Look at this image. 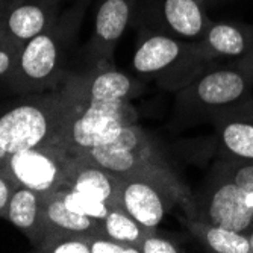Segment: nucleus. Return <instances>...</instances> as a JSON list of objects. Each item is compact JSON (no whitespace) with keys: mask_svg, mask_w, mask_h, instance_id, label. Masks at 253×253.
Returning <instances> with one entry per match:
<instances>
[{"mask_svg":"<svg viewBox=\"0 0 253 253\" xmlns=\"http://www.w3.org/2000/svg\"><path fill=\"white\" fill-rule=\"evenodd\" d=\"M67 109L59 133V147L70 156L111 141L126 125L133 123L130 99L138 84L114 64L91 65L84 75H68Z\"/></svg>","mask_w":253,"mask_h":253,"instance_id":"obj_1","label":"nucleus"},{"mask_svg":"<svg viewBox=\"0 0 253 253\" xmlns=\"http://www.w3.org/2000/svg\"><path fill=\"white\" fill-rule=\"evenodd\" d=\"M81 156L119 177L146 176L161 182L177 197L187 217L194 215V196L169 163L158 143L135 123L126 125L111 141L91 149Z\"/></svg>","mask_w":253,"mask_h":253,"instance_id":"obj_2","label":"nucleus"},{"mask_svg":"<svg viewBox=\"0 0 253 253\" xmlns=\"http://www.w3.org/2000/svg\"><path fill=\"white\" fill-rule=\"evenodd\" d=\"M88 3L89 0H78L72 9L59 15L49 31L21 45L14 72L6 79L12 89L32 94L55 89L64 84L68 76L65 73L67 50L79 31Z\"/></svg>","mask_w":253,"mask_h":253,"instance_id":"obj_3","label":"nucleus"},{"mask_svg":"<svg viewBox=\"0 0 253 253\" xmlns=\"http://www.w3.org/2000/svg\"><path fill=\"white\" fill-rule=\"evenodd\" d=\"M217 61L199 41H187L149 29H140L132 68L136 75L156 81L177 93L205 68Z\"/></svg>","mask_w":253,"mask_h":253,"instance_id":"obj_4","label":"nucleus"},{"mask_svg":"<svg viewBox=\"0 0 253 253\" xmlns=\"http://www.w3.org/2000/svg\"><path fill=\"white\" fill-rule=\"evenodd\" d=\"M65 109V81L49 93L26 94L0 114V146L8 155L45 144L58 146Z\"/></svg>","mask_w":253,"mask_h":253,"instance_id":"obj_5","label":"nucleus"},{"mask_svg":"<svg viewBox=\"0 0 253 253\" xmlns=\"http://www.w3.org/2000/svg\"><path fill=\"white\" fill-rule=\"evenodd\" d=\"M253 76L237 62L211 65L176 93V108L188 120H212L252 97Z\"/></svg>","mask_w":253,"mask_h":253,"instance_id":"obj_6","label":"nucleus"},{"mask_svg":"<svg viewBox=\"0 0 253 253\" xmlns=\"http://www.w3.org/2000/svg\"><path fill=\"white\" fill-rule=\"evenodd\" d=\"M133 18L140 29L187 41H200L212 21L202 0H146Z\"/></svg>","mask_w":253,"mask_h":253,"instance_id":"obj_7","label":"nucleus"},{"mask_svg":"<svg viewBox=\"0 0 253 253\" xmlns=\"http://www.w3.org/2000/svg\"><path fill=\"white\" fill-rule=\"evenodd\" d=\"M73 156L62 147L45 144L8 155L5 173L17 185L28 187L45 196L61 188Z\"/></svg>","mask_w":253,"mask_h":253,"instance_id":"obj_8","label":"nucleus"},{"mask_svg":"<svg viewBox=\"0 0 253 253\" xmlns=\"http://www.w3.org/2000/svg\"><path fill=\"white\" fill-rule=\"evenodd\" d=\"M177 197L163 183L146 176H126L120 182V206L141 226L156 231Z\"/></svg>","mask_w":253,"mask_h":253,"instance_id":"obj_9","label":"nucleus"},{"mask_svg":"<svg viewBox=\"0 0 253 253\" xmlns=\"http://www.w3.org/2000/svg\"><path fill=\"white\" fill-rule=\"evenodd\" d=\"M136 2L138 0H99L93 35L85 49L91 65L112 64L114 49L135 17Z\"/></svg>","mask_w":253,"mask_h":253,"instance_id":"obj_10","label":"nucleus"},{"mask_svg":"<svg viewBox=\"0 0 253 253\" xmlns=\"http://www.w3.org/2000/svg\"><path fill=\"white\" fill-rule=\"evenodd\" d=\"M59 3L61 0H12L0 17V34L21 47L55 25L61 15Z\"/></svg>","mask_w":253,"mask_h":253,"instance_id":"obj_11","label":"nucleus"},{"mask_svg":"<svg viewBox=\"0 0 253 253\" xmlns=\"http://www.w3.org/2000/svg\"><path fill=\"white\" fill-rule=\"evenodd\" d=\"M211 122L220 158L253 163V97L218 112Z\"/></svg>","mask_w":253,"mask_h":253,"instance_id":"obj_12","label":"nucleus"},{"mask_svg":"<svg viewBox=\"0 0 253 253\" xmlns=\"http://www.w3.org/2000/svg\"><path fill=\"white\" fill-rule=\"evenodd\" d=\"M120 182L122 177L117 174L96 166L82 156H75L61 188L72 190L111 206H117L120 205Z\"/></svg>","mask_w":253,"mask_h":253,"instance_id":"obj_13","label":"nucleus"},{"mask_svg":"<svg viewBox=\"0 0 253 253\" xmlns=\"http://www.w3.org/2000/svg\"><path fill=\"white\" fill-rule=\"evenodd\" d=\"M215 61H240L252 49L253 26L232 21H211L199 41Z\"/></svg>","mask_w":253,"mask_h":253,"instance_id":"obj_14","label":"nucleus"},{"mask_svg":"<svg viewBox=\"0 0 253 253\" xmlns=\"http://www.w3.org/2000/svg\"><path fill=\"white\" fill-rule=\"evenodd\" d=\"M20 232L25 234L32 246L42 237V194L28 187L17 185L3 215Z\"/></svg>","mask_w":253,"mask_h":253,"instance_id":"obj_15","label":"nucleus"},{"mask_svg":"<svg viewBox=\"0 0 253 253\" xmlns=\"http://www.w3.org/2000/svg\"><path fill=\"white\" fill-rule=\"evenodd\" d=\"M42 235L47 231H64L86 235L102 234L100 220L70 210L58 191L42 196Z\"/></svg>","mask_w":253,"mask_h":253,"instance_id":"obj_16","label":"nucleus"},{"mask_svg":"<svg viewBox=\"0 0 253 253\" xmlns=\"http://www.w3.org/2000/svg\"><path fill=\"white\" fill-rule=\"evenodd\" d=\"M188 231L211 252L215 253H253L247 234L237 232L218 224H211L199 218H182Z\"/></svg>","mask_w":253,"mask_h":253,"instance_id":"obj_17","label":"nucleus"},{"mask_svg":"<svg viewBox=\"0 0 253 253\" xmlns=\"http://www.w3.org/2000/svg\"><path fill=\"white\" fill-rule=\"evenodd\" d=\"M100 229L103 235L136 247L143 238H146L150 232H153L150 229L141 226L120 205L112 206L109 212L105 215V218L100 220Z\"/></svg>","mask_w":253,"mask_h":253,"instance_id":"obj_18","label":"nucleus"},{"mask_svg":"<svg viewBox=\"0 0 253 253\" xmlns=\"http://www.w3.org/2000/svg\"><path fill=\"white\" fill-rule=\"evenodd\" d=\"M34 249L41 253H89V241L86 234L47 231Z\"/></svg>","mask_w":253,"mask_h":253,"instance_id":"obj_19","label":"nucleus"},{"mask_svg":"<svg viewBox=\"0 0 253 253\" xmlns=\"http://www.w3.org/2000/svg\"><path fill=\"white\" fill-rule=\"evenodd\" d=\"M215 166L243 190L247 205L253 210V163L221 158Z\"/></svg>","mask_w":253,"mask_h":253,"instance_id":"obj_20","label":"nucleus"},{"mask_svg":"<svg viewBox=\"0 0 253 253\" xmlns=\"http://www.w3.org/2000/svg\"><path fill=\"white\" fill-rule=\"evenodd\" d=\"M56 191L61 194V197L65 202V205L70 210H73L76 212H81V214H85L88 217H93L96 220H103L105 215L112 208V206L108 205V203H103V202H99V200H94V199H89V197H85V196H82L79 193H75L72 190L59 188Z\"/></svg>","mask_w":253,"mask_h":253,"instance_id":"obj_21","label":"nucleus"},{"mask_svg":"<svg viewBox=\"0 0 253 253\" xmlns=\"http://www.w3.org/2000/svg\"><path fill=\"white\" fill-rule=\"evenodd\" d=\"M89 253H140V249L132 244H126L109 238L103 234L88 235Z\"/></svg>","mask_w":253,"mask_h":253,"instance_id":"obj_22","label":"nucleus"},{"mask_svg":"<svg viewBox=\"0 0 253 253\" xmlns=\"http://www.w3.org/2000/svg\"><path fill=\"white\" fill-rule=\"evenodd\" d=\"M140 253H179L183 252L182 247L173 240L159 235L156 231L150 232L146 238L138 244Z\"/></svg>","mask_w":253,"mask_h":253,"instance_id":"obj_23","label":"nucleus"},{"mask_svg":"<svg viewBox=\"0 0 253 253\" xmlns=\"http://www.w3.org/2000/svg\"><path fill=\"white\" fill-rule=\"evenodd\" d=\"M20 47L8 40H0V78L8 79L17 64Z\"/></svg>","mask_w":253,"mask_h":253,"instance_id":"obj_24","label":"nucleus"},{"mask_svg":"<svg viewBox=\"0 0 253 253\" xmlns=\"http://www.w3.org/2000/svg\"><path fill=\"white\" fill-rule=\"evenodd\" d=\"M15 188H17V182L5 171H0V217L2 218L5 215L6 206Z\"/></svg>","mask_w":253,"mask_h":253,"instance_id":"obj_25","label":"nucleus"},{"mask_svg":"<svg viewBox=\"0 0 253 253\" xmlns=\"http://www.w3.org/2000/svg\"><path fill=\"white\" fill-rule=\"evenodd\" d=\"M234 62H237L240 67L244 68V70H246L247 73H250V75L253 76V44H252V49H250V52L247 53V56H244V58L240 59V61H234Z\"/></svg>","mask_w":253,"mask_h":253,"instance_id":"obj_26","label":"nucleus"},{"mask_svg":"<svg viewBox=\"0 0 253 253\" xmlns=\"http://www.w3.org/2000/svg\"><path fill=\"white\" fill-rule=\"evenodd\" d=\"M6 161H8V153L2 146H0V171H5Z\"/></svg>","mask_w":253,"mask_h":253,"instance_id":"obj_27","label":"nucleus"},{"mask_svg":"<svg viewBox=\"0 0 253 253\" xmlns=\"http://www.w3.org/2000/svg\"><path fill=\"white\" fill-rule=\"evenodd\" d=\"M11 2H12V0H0V17L5 14V11L8 9Z\"/></svg>","mask_w":253,"mask_h":253,"instance_id":"obj_28","label":"nucleus"},{"mask_svg":"<svg viewBox=\"0 0 253 253\" xmlns=\"http://www.w3.org/2000/svg\"><path fill=\"white\" fill-rule=\"evenodd\" d=\"M247 237H249V240H250V244H252V249H253V227H252L250 231H249Z\"/></svg>","mask_w":253,"mask_h":253,"instance_id":"obj_29","label":"nucleus"},{"mask_svg":"<svg viewBox=\"0 0 253 253\" xmlns=\"http://www.w3.org/2000/svg\"><path fill=\"white\" fill-rule=\"evenodd\" d=\"M0 40H3V37H2V34H0Z\"/></svg>","mask_w":253,"mask_h":253,"instance_id":"obj_30","label":"nucleus"},{"mask_svg":"<svg viewBox=\"0 0 253 253\" xmlns=\"http://www.w3.org/2000/svg\"><path fill=\"white\" fill-rule=\"evenodd\" d=\"M202 2H203V3H205V2H208V0H202Z\"/></svg>","mask_w":253,"mask_h":253,"instance_id":"obj_31","label":"nucleus"}]
</instances>
